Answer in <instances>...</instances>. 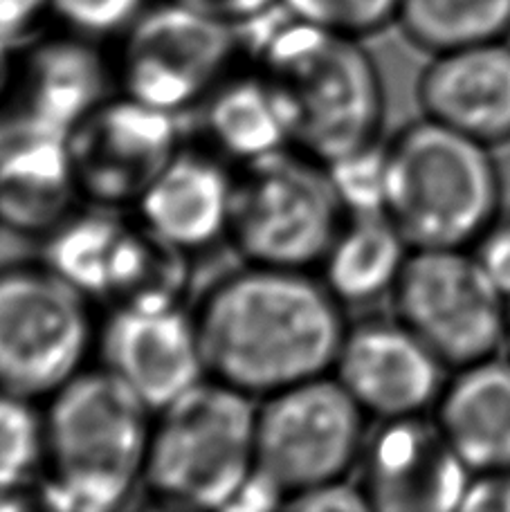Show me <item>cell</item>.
<instances>
[{
	"mask_svg": "<svg viewBox=\"0 0 510 512\" xmlns=\"http://www.w3.org/2000/svg\"><path fill=\"white\" fill-rule=\"evenodd\" d=\"M196 324L207 376L257 400L331 373L349 328L322 279L254 263L209 290Z\"/></svg>",
	"mask_w": 510,
	"mask_h": 512,
	"instance_id": "6da1fadb",
	"label": "cell"
},
{
	"mask_svg": "<svg viewBox=\"0 0 510 512\" xmlns=\"http://www.w3.org/2000/svg\"><path fill=\"white\" fill-rule=\"evenodd\" d=\"M239 30L275 90L293 146L329 162L378 142L385 86L362 39L299 21L284 5Z\"/></svg>",
	"mask_w": 510,
	"mask_h": 512,
	"instance_id": "7a4b0ae2",
	"label": "cell"
},
{
	"mask_svg": "<svg viewBox=\"0 0 510 512\" xmlns=\"http://www.w3.org/2000/svg\"><path fill=\"white\" fill-rule=\"evenodd\" d=\"M45 508L108 512L120 508L144 477L153 411L104 367H86L48 398Z\"/></svg>",
	"mask_w": 510,
	"mask_h": 512,
	"instance_id": "3957f363",
	"label": "cell"
},
{
	"mask_svg": "<svg viewBox=\"0 0 510 512\" xmlns=\"http://www.w3.org/2000/svg\"><path fill=\"white\" fill-rule=\"evenodd\" d=\"M385 149V214L412 250L470 248L504 214L495 146L423 115Z\"/></svg>",
	"mask_w": 510,
	"mask_h": 512,
	"instance_id": "277c9868",
	"label": "cell"
},
{
	"mask_svg": "<svg viewBox=\"0 0 510 512\" xmlns=\"http://www.w3.org/2000/svg\"><path fill=\"white\" fill-rule=\"evenodd\" d=\"M259 400L203 378L156 411L142 483L167 506L227 510L257 468Z\"/></svg>",
	"mask_w": 510,
	"mask_h": 512,
	"instance_id": "5b68a950",
	"label": "cell"
},
{
	"mask_svg": "<svg viewBox=\"0 0 510 512\" xmlns=\"http://www.w3.org/2000/svg\"><path fill=\"white\" fill-rule=\"evenodd\" d=\"M344 218L326 164L286 146L241 164L227 236L248 263L311 270L324 259Z\"/></svg>",
	"mask_w": 510,
	"mask_h": 512,
	"instance_id": "8992f818",
	"label": "cell"
},
{
	"mask_svg": "<svg viewBox=\"0 0 510 512\" xmlns=\"http://www.w3.org/2000/svg\"><path fill=\"white\" fill-rule=\"evenodd\" d=\"M93 299L41 263L0 268V391L48 400L86 369Z\"/></svg>",
	"mask_w": 510,
	"mask_h": 512,
	"instance_id": "52a82bcc",
	"label": "cell"
},
{
	"mask_svg": "<svg viewBox=\"0 0 510 512\" xmlns=\"http://www.w3.org/2000/svg\"><path fill=\"white\" fill-rule=\"evenodd\" d=\"M120 41L122 93L173 115L203 104L245 50L239 27L178 0H153Z\"/></svg>",
	"mask_w": 510,
	"mask_h": 512,
	"instance_id": "ba28073f",
	"label": "cell"
},
{
	"mask_svg": "<svg viewBox=\"0 0 510 512\" xmlns=\"http://www.w3.org/2000/svg\"><path fill=\"white\" fill-rule=\"evenodd\" d=\"M391 304L394 317L450 369L506 351L510 301L488 281L470 248L412 250Z\"/></svg>",
	"mask_w": 510,
	"mask_h": 512,
	"instance_id": "9c48e42d",
	"label": "cell"
},
{
	"mask_svg": "<svg viewBox=\"0 0 510 512\" xmlns=\"http://www.w3.org/2000/svg\"><path fill=\"white\" fill-rule=\"evenodd\" d=\"M367 414L333 373L261 398L257 470L284 492L344 479L367 443Z\"/></svg>",
	"mask_w": 510,
	"mask_h": 512,
	"instance_id": "30bf717a",
	"label": "cell"
},
{
	"mask_svg": "<svg viewBox=\"0 0 510 512\" xmlns=\"http://www.w3.org/2000/svg\"><path fill=\"white\" fill-rule=\"evenodd\" d=\"M68 146L81 198L99 207H135L182 146L178 115L113 95L72 128Z\"/></svg>",
	"mask_w": 510,
	"mask_h": 512,
	"instance_id": "8fae6325",
	"label": "cell"
},
{
	"mask_svg": "<svg viewBox=\"0 0 510 512\" xmlns=\"http://www.w3.org/2000/svg\"><path fill=\"white\" fill-rule=\"evenodd\" d=\"M99 367L153 411L207 378L196 313L180 304H117L97 326Z\"/></svg>",
	"mask_w": 510,
	"mask_h": 512,
	"instance_id": "7c38bea8",
	"label": "cell"
},
{
	"mask_svg": "<svg viewBox=\"0 0 510 512\" xmlns=\"http://www.w3.org/2000/svg\"><path fill=\"white\" fill-rule=\"evenodd\" d=\"M360 463V488L378 512L461 510L472 479L432 414L380 420Z\"/></svg>",
	"mask_w": 510,
	"mask_h": 512,
	"instance_id": "4fadbf2b",
	"label": "cell"
},
{
	"mask_svg": "<svg viewBox=\"0 0 510 512\" xmlns=\"http://www.w3.org/2000/svg\"><path fill=\"white\" fill-rule=\"evenodd\" d=\"M331 373L369 418L432 414L452 369L398 317L346 328Z\"/></svg>",
	"mask_w": 510,
	"mask_h": 512,
	"instance_id": "5bb4252c",
	"label": "cell"
},
{
	"mask_svg": "<svg viewBox=\"0 0 510 512\" xmlns=\"http://www.w3.org/2000/svg\"><path fill=\"white\" fill-rule=\"evenodd\" d=\"M117 84L115 63L97 41L59 30L41 36L18 57L16 115L52 131L72 128L102 106Z\"/></svg>",
	"mask_w": 510,
	"mask_h": 512,
	"instance_id": "9a60e30c",
	"label": "cell"
},
{
	"mask_svg": "<svg viewBox=\"0 0 510 512\" xmlns=\"http://www.w3.org/2000/svg\"><path fill=\"white\" fill-rule=\"evenodd\" d=\"M81 200L68 135L5 120L0 133V223L23 234H48Z\"/></svg>",
	"mask_w": 510,
	"mask_h": 512,
	"instance_id": "2e32d148",
	"label": "cell"
},
{
	"mask_svg": "<svg viewBox=\"0 0 510 512\" xmlns=\"http://www.w3.org/2000/svg\"><path fill=\"white\" fill-rule=\"evenodd\" d=\"M416 95L430 120L490 146L508 144L510 39L432 54Z\"/></svg>",
	"mask_w": 510,
	"mask_h": 512,
	"instance_id": "e0dca14e",
	"label": "cell"
},
{
	"mask_svg": "<svg viewBox=\"0 0 510 512\" xmlns=\"http://www.w3.org/2000/svg\"><path fill=\"white\" fill-rule=\"evenodd\" d=\"M223 155L182 144L138 200V221L185 252L230 234L236 173Z\"/></svg>",
	"mask_w": 510,
	"mask_h": 512,
	"instance_id": "ac0fdd59",
	"label": "cell"
},
{
	"mask_svg": "<svg viewBox=\"0 0 510 512\" xmlns=\"http://www.w3.org/2000/svg\"><path fill=\"white\" fill-rule=\"evenodd\" d=\"M432 416L472 472L510 470V355L452 369Z\"/></svg>",
	"mask_w": 510,
	"mask_h": 512,
	"instance_id": "d6986e66",
	"label": "cell"
},
{
	"mask_svg": "<svg viewBox=\"0 0 510 512\" xmlns=\"http://www.w3.org/2000/svg\"><path fill=\"white\" fill-rule=\"evenodd\" d=\"M412 254L403 232L385 212L346 214L320 261L324 286L340 304H371L394 292Z\"/></svg>",
	"mask_w": 510,
	"mask_h": 512,
	"instance_id": "ffe728a7",
	"label": "cell"
},
{
	"mask_svg": "<svg viewBox=\"0 0 510 512\" xmlns=\"http://www.w3.org/2000/svg\"><path fill=\"white\" fill-rule=\"evenodd\" d=\"M203 124L212 149L239 164L293 146L275 90L259 70L230 72L203 99Z\"/></svg>",
	"mask_w": 510,
	"mask_h": 512,
	"instance_id": "44dd1931",
	"label": "cell"
},
{
	"mask_svg": "<svg viewBox=\"0 0 510 512\" xmlns=\"http://www.w3.org/2000/svg\"><path fill=\"white\" fill-rule=\"evenodd\" d=\"M117 209L93 205L45 234L43 263L72 283L88 299H106L115 250L126 230Z\"/></svg>",
	"mask_w": 510,
	"mask_h": 512,
	"instance_id": "7402d4cb",
	"label": "cell"
},
{
	"mask_svg": "<svg viewBox=\"0 0 510 512\" xmlns=\"http://www.w3.org/2000/svg\"><path fill=\"white\" fill-rule=\"evenodd\" d=\"M189 252L151 232L147 225L129 223L115 250L108 281L111 304H180L189 283Z\"/></svg>",
	"mask_w": 510,
	"mask_h": 512,
	"instance_id": "603a6c76",
	"label": "cell"
},
{
	"mask_svg": "<svg viewBox=\"0 0 510 512\" xmlns=\"http://www.w3.org/2000/svg\"><path fill=\"white\" fill-rule=\"evenodd\" d=\"M400 30L430 54L510 39V0H400Z\"/></svg>",
	"mask_w": 510,
	"mask_h": 512,
	"instance_id": "cb8c5ba5",
	"label": "cell"
},
{
	"mask_svg": "<svg viewBox=\"0 0 510 512\" xmlns=\"http://www.w3.org/2000/svg\"><path fill=\"white\" fill-rule=\"evenodd\" d=\"M45 468V418L36 400L0 391V508L18 501Z\"/></svg>",
	"mask_w": 510,
	"mask_h": 512,
	"instance_id": "d4e9b609",
	"label": "cell"
},
{
	"mask_svg": "<svg viewBox=\"0 0 510 512\" xmlns=\"http://www.w3.org/2000/svg\"><path fill=\"white\" fill-rule=\"evenodd\" d=\"M324 164L346 214L385 212L387 149L380 140Z\"/></svg>",
	"mask_w": 510,
	"mask_h": 512,
	"instance_id": "484cf974",
	"label": "cell"
},
{
	"mask_svg": "<svg viewBox=\"0 0 510 512\" xmlns=\"http://www.w3.org/2000/svg\"><path fill=\"white\" fill-rule=\"evenodd\" d=\"M281 5L299 21L364 39L398 21L400 0H281Z\"/></svg>",
	"mask_w": 510,
	"mask_h": 512,
	"instance_id": "4316f807",
	"label": "cell"
},
{
	"mask_svg": "<svg viewBox=\"0 0 510 512\" xmlns=\"http://www.w3.org/2000/svg\"><path fill=\"white\" fill-rule=\"evenodd\" d=\"M153 0H50V18L59 30L102 43L131 30Z\"/></svg>",
	"mask_w": 510,
	"mask_h": 512,
	"instance_id": "83f0119b",
	"label": "cell"
},
{
	"mask_svg": "<svg viewBox=\"0 0 510 512\" xmlns=\"http://www.w3.org/2000/svg\"><path fill=\"white\" fill-rule=\"evenodd\" d=\"M470 252L488 281L510 301V216L502 214L490 223L470 245Z\"/></svg>",
	"mask_w": 510,
	"mask_h": 512,
	"instance_id": "f1b7e54d",
	"label": "cell"
},
{
	"mask_svg": "<svg viewBox=\"0 0 510 512\" xmlns=\"http://www.w3.org/2000/svg\"><path fill=\"white\" fill-rule=\"evenodd\" d=\"M284 508L302 510V512H362L371 510L369 501L364 497L360 483H351L349 479H335L322 486L308 488L288 497Z\"/></svg>",
	"mask_w": 510,
	"mask_h": 512,
	"instance_id": "f546056e",
	"label": "cell"
},
{
	"mask_svg": "<svg viewBox=\"0 0 510 512\" xmlns=\"http://www.w3.org/2000/svg\"><path fill=\"white\" fill-rule=\"evenodd\" d=\"M50 18V0H0V41L30 39Z\"/></svg>",
	"mask_w": 510,
	"mask_h": 512,
	"instance_id": "4dcf8cb0",
	"label": "cell"
},
{
	"mask_svg": "<svg viewBox=\"0 0 510 512\" xmlns=\"http://www.w3.org/2000/svg\"><path fill=\"white\" fill-rule=\"evenodd\" d=\"M463 512H510V470L472 472Z\"/></svg>",
	"mask_w": 510,
	"mask_h": 512,
	"instance_id": "1f68e13d",
	"label": "cell"
},
{
	"mask_svg": "<svg viewBox=\"0 0 510 512\" xmlns=\"http://www.w3.org/2000/svg\"><path fill=\"white\" fill-rule=\"evenodd\" d=\"M236 27L250 25L281 5V0H178Z\"/></svg>",
	"mask_w": 510,
	"mask_h": 512,
	"instance_id": "d6a6232c",
	"label": "cell"
},
{
	"mask_svg": "<svg viewBox=\"0 0 510 512\" xmlns=\"http://www.w3.org/2000/svg\"><path fill=\"white\" fill-rule=\"evenodd\" d=\"M18 77V57L14 54V45L0 41V106L14 97Z\"/></svg>",
	"mask_w": 510,
	"mask_h": 512,
	"instance_id": "836d02e7",
	"label": "cell"
},
{
	"mask_svg": "<svg viewBox=\"0 0 510 512\" xmlns=\"http://www.w3.org/2000/svg\"><path fill=\"white\" fill-rule=\"evenodd\" d=\"M506 353L510 355V326H508V342H506Z\"/></svg>",
	"mask_w": 510,
	"mask_h": 512,
	"instance_id": "e575fe53",
	"label": "cell"
},
{
	"mask_svg": "<svg viewBox=\"0 0 510 512\" xmlns=\"http://www.w3.org/2000/svg\"><path fill=\"white\" fill-rule=\"evenodd\" d=\"M3 126H5V120H0V133H3Z\"/></svg>",
	"mask_w": 510,
	"mask_h": 512,
	"instance_id": "d590c367",
	"label": "cell"
}]
</instances>
